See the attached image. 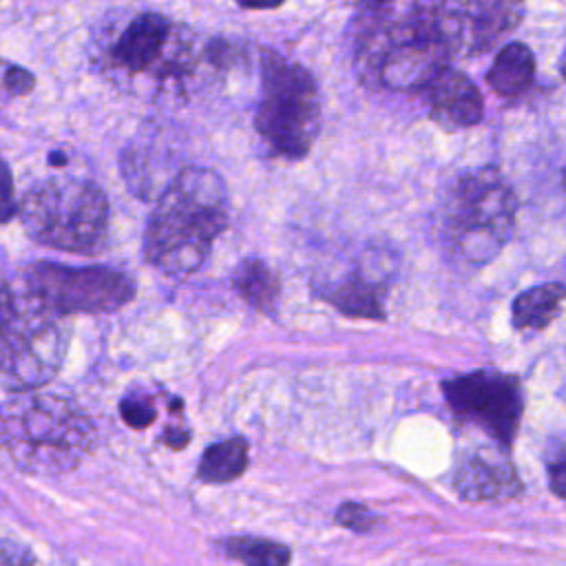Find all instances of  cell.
<instances>
[{"label":"cell","mask_w":566,"mask_h":566,"mask_svg":"<svg viewBox=\"0 0 566 566\" xmlns=\"http://www.w3.org/2000/svg\"><path fill=\"white\" fill-rule=\"evenodd\" d=\"M336 522H338L340 526H345V528L365 533V531H371V528L376 526L378 517H376L369 509H365V506H360V504H354V502H347V504H343V506L338 509Z\"/></svg>","instance_id":"cell-21"},{"label":"cell","mask_w":566,"mask_h":566,"mask_svg":"<svg viewBox=\"0 0 566 566\" xmlns=\"http://www.w3.org/2000/svg\"><path fill=\"white\" fill-rule=\"evenodd\" d=\"M533 75L535 57L531 49L522 42H511L495 55L486 82L500 97H517L533 84Z\"/></svg>","instance_id":"cell-15"},{"label":"cell","mask_w":566,"mask_h":566,"mask_svg":"<svg viewBox=\"0 0 566 566\" xmlns=\"http://www.w3.org/2000/svg\"><path fill=\"white\" fill-rule=\"evenodd\" d=\"M0 566H40L29 546L15 542H0Z\"/></svg>","instance_id":"cell-23"},{"label":"cell","mask_w":566,"mask_h":566,"mask_svg":"<svg viewBox=\"0 0 566 566\" xmlns=\"http://www.w3.org/2000/svg\"><path fill=\"white\" fill-rule=\"evenodd\" d=\"M13 298H15V292L11 290L9 283H4V281L0 279V329H2V325H4V321H7V316H9V312H11Z\"/></svg>","instance_id":"cell-26"},{"label":"cell","mask_w":566,"mask_h":566,"mask_svg":"<svg viewBox=\"0 0 566 566\" xmlns=\"http://www.w3.org/2000/svg\"><path fill=\"white\" fill-rule=\"evenodd\" d=\"M228 226V190L210 168H184L161 192L146 228L144 256L168 274H188Z\"/></svg>","instance_id":"cell-2"},{"label":"cell","mask_w":566,"mask_h":566,"mask_svg":"<svg viewBox=\"0 0 566 566\" xmlns=\"http://www.w3.org/2000/svg\"><path fill=\"white\" fill-rule=\"evenodd\" d=\"M451 409L486 431L500 447H509L522 418L517 378L500 371H471L442 382Z\"/></svg>","instance_id":"cell-9"},{"label":"cell","mask_w":566,"mask_h":566,"mask_svg":"<svg viewBox=\"0 0 566 566\" xmlns=\"http://www.w3.org/2000/svg\"><path fill=\"white\" fill-rule=\"evenodd\" d=\"M566 298V287L562 283H542L520 292L513 301L511 316L517 329H544L559 314Z\"/></svg>","instance_id":"cell-16"},{"label":"cell","mask_w":566,"mask_h":566,"mask_svg":"<svg viewBox=\"0 0 566 566\" xmlns=\"http://www.w3.org/2000/svg\"><path fill=\"white\" fill-rule=\"evenodd\" d=\"M62 318L27 290L15 292L0 329V382L4 387L33 391L57 374L69 343Z\"/></svg>","instance_id":"cell-7"},{"label":"cell","mask_w":566,"mask_h":566,"mask_svg":"<svg viewBox=\"0 0 566 566\" xmlns=\"http://www.w3.org/2000/svg\"><path fill=\"white\" fill-rule=\"evenodd\" d=\"M559 73H562V77L566 80V49H564V55H562V60H559Z\"/></svg>","instance_id":"cell-28"},{"label":"cell","mask_w":566,"mask_h":566,"mask_svg":"<svg viewBox=\"0 0 566 566\" xmlns=\"http://www.w3.org/2000/svg\"><path fill=\"white\" fill-rule=\"evenodd\" d=\"M18 214L33 241L55 250L95 254L106 243L108 199L84 179L53 177L35 184Z\"/></svg>","instance_id":"cell-5"},{"label":"cell","mask_w":566,"mask_h":566,"mask_svg":"<svg viewBox=\"0 0 566 566\" xmlns=\"http://www.w3.org/2000/svg\"><path fill=\"white\" fill-rule=\"evenodd\" d=\"M548 484L555 495L566 500V460H557L548 464Z\"/></svg>","instance_id":"cell-25"},{"label":"cell","mask_w":566,"mask_h":566,"mask_svg":"<svg viewBox=\"0 0 566 566\" xmlns=\"http://www.w3.org/2000/svg\"><path fill=\"white\" fill-rule=\"evenodd\" d=\"M170 33V22L161 13L137 15L115 40L113 60L117 66L142 73L148 71L161 55Z\"/></svg>","instance_id":"cell-13"},{"label":"cell","mask_w":566,"mask_h":566,"mask_svg":"<svg viewBox=\"0 0 566 566\" xmlns=\"http://www.w3.org/2000/svg\"><path fill=\"white\" fill-rule=\"evenodd\" d=\"M223 553L243 566H290L292 553L285 544L265 537H232L223 542Z\"/></svg>","instance_id":"cell-19"},{"label":"cell","mask_w":566,"mask_h":566,"mask_svg":"<svg viewBox=\"0 0 566 566\" xmlns=\"http://www.w3.org/2000/svg\"><path fill=\"white\" fill-rule=\"evenodd\" d=\"M2 84H4V91H9L11 95H27L33 91L35 77H33V73H29L22 66H9Z\"/></svg>","instance_id":"cell-24"},{"label":"cell","mask_w":566,"mask_h":566,"mask_svg":"<svg viewBox=\"0 0 566 566\" xmlns=\"http://www.w3.org/2000/svg\"><path fill=\"white\" fill-rule=\"evenodd\" d=\"M526 0H444L455 53H480L509 33L524 15Z\"/></svg>","instance_id":"cell-10"},{"label":"cell","mask_w":566,"mask_h":566,"mask_svg":"<svg viewBox=\"0 0 566 566\" xmlns=\"http://www.w3.org/2000/svg\"><path fill=\"white\" fill-rule=\"evenodd\" d=\"M261 80L263 99L254 117L259 135L281 157H305L316 142L321 126V104L314 77L301 64L268 49L261 57Z\"/></svg>","instance_id":"cell-6"},{"label":"cell","mask_w":566,"mask_h":566,"mask_svg":"<svg viewBox=\"0 0 566 566\" xmlns=\"http://www.w3.org/2000/svg\"><path fill=\"white\" fill-rule=\"evenodd\" d=\"M232 287L237 294L259 312L272 314L279 305L281 283L276 274L261 259H243L232 274Z\"/></svg>","instance_id":"cell-17"},{"label":"cell","mask_w":566,"mask_h":566,"mask_svg":"<svg viewBox=\"0 0 566 566\" xmlns=\"http://www.w3.org/2000/svg\"><path fill=\"white\" fill-rule=\"evenodd\" d=\"M18 203L13 195V177L9 164L0 155V223H7L18 214Z\"/></svg>","instance_id":"cell-22"},{"label":"cell","mask_w":566,"mask_h":566,"mask_svg":"<svg viewBox=\"0 0 566 566\" xmlns=\"http://www.w3.org/2000/svg\"><path fill=\"white\" fill-rule=\"evenodd\" d=\"M369 9L356 42L360 80L396 93L429 88L455 55L444 0H413L402 13L387 11V4Z\"/></svg>","instance_id":"cell-1"},{"label":"cell","mask_w":566,"mask_h":566,"mask_svg":"<svg viewBox=\"0 0 566 566\" xmlns=\"http://www.w3.org/2000/svg\"><path fill=\"white\" fill-rule=\"evenodd\" d=\"M119 411H122V418L126 420V424L135 427V429H144L157 418L153 400L148 396H142V394H128L122 400Z\"/></svg>","instance_id":"cell-20"},{"label":"cell","mask_w":566,"mask_h":566,"mask_svg":"<svg viewBox=\"0 0 566 566\" xmlns=\"http://www.w3.org/2000/svg\"><path fill=\"white\" fill-rule=\"evenodd\" d=\"M564 188H566V166H564Z\"/></svg>","instance_id":"cell-31"},{"label":"cell","mask_w":566,"mask_h":566,"mask_svg":"<svg viewBox=\"0 0 566 566\" xmlns=\"http://www.w3.org/2000/svg\"><path fill=\"white\" fill-rule=\"evenodd\" d=\"M243 9H276L285 0H237Z\"/></svg>","instance_id":"cell-27"},{"label":"cell","mask_w":566,"mask_h":566,"mask_svg":"<svg viewBox=\"0 0 566 566\" xmlns=\"http://www.w3.org/2000/svg\"><path fill=\"white\" fill-rule=\"evenodd\" d=\"M515 195L495 168L462 172L440 203V239L444 252L464 268L493 261L515 226Z\"/></svg>","instance_id":"cell-4"},{"label":"cell","mask_w":566,"mask_h":566,"mask_svg":"<svg viewBox=\"0 0 566 566\" xmlns=\"http://www.w3.org/2000/svg\"><path fill=\"white\" fill-rule=\"evenodd\" d=\"M451 484L464 502H504L522 493V482L506 451L480 449L453 471Z\"/></svg>","instance_id":"cell-11"},{"label":"cell","mask_w":566,"mask_h":566,"mask_svg":"<svg viewBox=\"0 0 566 566\" xmlns=\"http://www.w3.org/2000/svg\"><path fill=\"white\" fill-rule=\"evenodd\" d=\"M369 4H376V7H385V4H389L391 0H367Z\"/></svg>","instance_id":"cell-30"},{"label":"cell","mask_w":566,"mask_h":566,"mask_svg":"<svg viewBox=\"0 0 566 566\" xmlns=\"http://www.w3.org/2000/svg\"><path fill=\"white\" fill-rule=\"evenodd\" d=\"M427 91L431 119L447 130L475 126L484 115L478 86L455 69H444Z\"/></svg>","instance_id":"cell-12"},{"label":"cell","mask_w":566,"mask_h":566,"mask_svg":"<svg viewBox=\"0 0 566 566\" xmlns=\"http://www.w3.org/2000/svg\"><path fill=\"white\" fill-rule=\"evenodd\" d=\"M49 159H51V164H64V161H66V159H64V155H60V153H55V155H51V157H49Z\"/></svg>","instance_id":"cell-29"},{"label":"cell","mask_w":566,"mask_h":566,"mask_svg":"<svg viewBox=\"0 0 566 566\" xmlns=\"http://www.w3.org/2000/svg\"><path fill=\"white\" fill-rule=\"evenodd\" d=\"M97 440L91 418L69 398L20 391L0 405V442L33 475L73 471Z\"/></svg>","instance_id":"cell-3"},{"label":"cell","mask_w":566,"mask_h":566,"mask_svg":"<svg viewBox=\"0 0 566 566\" xmlns=\"http://www.w3.org/2000/svg\"><path fill=\"white\" fill-rule=\"evenodd\" d=\"M248 469V442L230 438L210 444L199 462L197 478L203 482H232Z\"/></svg>","instance_id":"cell-18"},{"label":"cell","mask_w":566,"mask_h":566,"mask_svg":"<svg viewBox=\"0 0 566 566\" xmlns=\"http://www.w3.org/2000/svg\"><path fill=\"white\" fill-rule=\"evenodd\" d=\"M382 283L367 276L365 272H354L336 283L321 287V296L334 305L338 312L356 318H385L382 305Z\"/></svg>","instance_id":"cell-14"},{"label":"cell","mask_w":566,"mask_h":566,"mask_svg":"<svg viewBox=\"0 0 566 566\" xmlns=\"http://www.w3.org/2000/svg\"><path fill=\"white\" fill-rule=\"evenodd\" d=\"M24 281L27 292L57 316L115 312L135 296V281L104 265L73 268L42 261L31 265Z\"/></svg>","instance_id":"cell-8"}]
</instances>
